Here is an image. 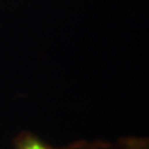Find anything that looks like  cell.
<instances>
[{"instance_id": "cell-1", "label": "cell", "mask_w": 149, "mask_h": 149, "mask_svg": "<svg viewBox=\"0 0 149 149\" xmlns=\"http://www.w3.org/2000/svg\"><path fill=\"white\" fill-rule=\"evenodd\" d=\"M22 149H46V148H45L44 146H41L39 142L31 141V142H29V143H26Z\"/></svg>"}]
</instances>
